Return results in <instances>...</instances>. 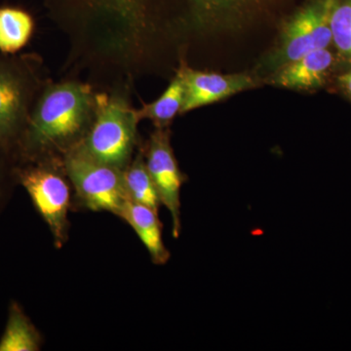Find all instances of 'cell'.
I'll return each instance as SVG.
<instances>
[{"label":"cell","mask_w":351,"mask_h":351,"mask_svg":"<svg viewBox=\"0 0 351 351\" xmlns=\"http://www.w3.org/2000/svg\"><path fill=\"white\" fill-rule=\"evenodd\" d=\"M98 90L68 76L48 80L32 108L14 159L16 164L61 158L86 137L95 119Z\"/></svg>","instance_id":"obj_1"},{"label":"cell","mask_w":351,"mask_h":351,"mask_svg":"<svg viewBox=\"0 0 351 351\" xmlns=\"http://www.w3.org/2000/svg\"><path fill=\"white\" fill-rule=\"evenodd\" d=\"M130 95V90H98L93 124L73 151L97 162L125 169L138 145L141 121Z\"/></svg>","instance_id":"obj_2"},{"label":"cell","mask_w":351,"mask_h":351,"mask_svg":"<svg viewBox=\"0 0 351 351\" xmlns=\"http://www.w3.org/2000/svg\"><path fill=\"white\" fill-rule=\"evenodd\" d=\"M48 80L38 55L0 53V147L13 159L34 103Z\"/></svg>","instance_id":"obj_3"},{"label":"cell","mask_w":351,"mask_h":351,"mask_svg":"<svg viewBox=\"0 0 351 351\" xmlns=\"http://www.w3.org/2000/svg\"><path fill=\"white\" fill-rule=\"evenodd\" d=\"M16 182L29 195L36 211L49 226L57 247L68 239V212L71 189L64 159L49 158L16 164Z\"/></svg>","instance_id":"obj_4"},{"label":"cell","mask_w":351,"mask_h":351,"mask_svg":"<svg viewBox=\"0 0 351 351\" xmlns=\"http://www.w3.org/2000/svg\"><path fill=\"white\" fill-rule=\"evenodd\" d=\"M64 167L76 195L88 209L120 216L129 201L123 170L97 162L75 151L64 157Z\"/></svg>","instance_id":"obj_5"},{"label":"cell","mask_w":351,"mask_h":351,"mask_svg":"<svg viewBox=\"0 0 351 351\" xmlns=\"http://www.w3.org/2000/svg\"><path fill=\"white\" fill-rule=\"evenodd\" d=\"M337 0H317L293 16L284 27L274 61L279 66L332 43L331 16Z\"/></svg>","instance_id":"obj_6"},{"label":"cell","mask_w":351,"mask_h":351,"mask_svg":"<svg viewBox=\"0 0 351 351\" xmlns=\"http://www.w3.org/2000/svg\"><path fill=\"white\" fill-rule=\"evenodd\" d=\"M143 151L161 204L169 211L172 219L173 237L179 239L182 232L181 189L188 178L180 169L176 158L170 129H154Z\"/></svg>","instance_id":"obj_7"},{"label":"cell","mask_w":351,"mask_h":351,"mask_svg":"<svg viewBox=\"0 0 351 351\" xmlns=\"http://www.w3.org/2000/svg\"><path fill=\"white\" fill-rule=\"evenodd\" d=\"M176 71L181 75L184 86L181 113L212 105L256 86L255 80L246 73L221 75L191 68L182 61Z\"/></svg>","instance_id":"obj_8"},{"label":"cell","mask_w":351,"mask_h":351,"mask_svg":"<svg viewBox=\"0 0 351 351\" xmlns=\"http://www.w3.org/2000/svg\"><path fill=\"white\" fill-rule=\"evenodd\" d=\"M191 32L233 24L269 0H181Z\"/></svg>","instance_id":"obj_9"},{"label":"cell","mask_w":351,"mask_h":351,"mask_svg":"<svg viewBox=\"0 0 351 351\" xmlns=\"http://www.w3.org/2000/svg\"><path fill=\"white\" fill-rule=\"evenodd\" d=\"M334 63V57L327 48L314 50L304 57L279 66L271 83L293 90L317 89L326 82Z\"/></svg>","instance_id":"obj_10"},{"label":"cell","mask_w":351,"mask_h":351,"mask_svg":"<svg viewBox=\"0 0 351 351\" xmlns=\"http://www.w3.org/2000/svg\"><path fill=\"white\" fill-rule=\"evenodd\" d=\"M119 217L137 233L149 252L152 263L163 265L169 261L170 252L164 244L158 212L145 205L127 201Z\"/></svg>","instance_id":"obj_11"},{"label":"cell","mask_w":351,"mask_h":351,"mask_svg":"<svg viewBox=\"0 0 351 351\" xmlns=\"http://www.w3.org/2000/svg\"><path fill=\"white\" fill-rule=\"evenodd\" d=\"M34 17L19 7L0 6V53L17 54L34 34Z\"/></svg>","instance_id":"obj_12"},{"label":"cell","mask_w":351,"mask_h":351,"mask_svg":"<svg viewBox=\"0 0 351 351\" xmlns=\"http://www.w3.org/2000/svg\"><path fill=\"white\" fill-rule=\"evenodd\" d=\"M41 337L24 309L11 302L5 329L0 338V351H38Z\"/></svg>","instance_id":"obj_13"},{"label":"cell","mask_w":351,"mask_h":351,"mask_svg":"<svg viewBox=\"0 0 351 351\" xmlns=\"http://www.w3.org/2000/svg\"><path fill=\"white\" fill-rule=\"evenodd\" d=\"M184 98V82L181 75L176 71L167 89L157 100L137 108L138 117L140 120H151L156 128H169L177 114L181 113Z\"/></svg>","instance_id":"obj_14"},{"label":"cell","mask_w":351,"mask_h":351,"mask_svg":"<svg viewBox=\"0 0 351 351\" xmlns=\"http://www.w3.org/2000/svg\"><path fill=\"white\" fill-rule=\"evenodd\" d=\"M123 179L129 201L158 212L161 205L160 197L145 165L143 149L137 152L123 170Z\"/></svg>","instance_id":"obj_15"},{"label":"cell","mask_w":351,"mask_h":351,"mask_svg":"<svg viewBox=\"0 0 351 351\" xmlns=\"http://www.w3.org/2000/svg\"><path fill=\"white\" fill-rule=\"evenodd\" d=\"M331 32L339 52L351 59V0L337 1L331 16Z\"/></svg>","instance_id":"obj_16"},{"label":"cell","mask_w":351,"mask_h":351,"mask_svg":"<svg viewBox=\"0 0 351 351\" xmlns=\"http://www.w3.org/2000/svg\"><path fill=\"white\" fill-rule=\"evenodd\" d=\"M15 167L16 162L13 157L0 147V197L3 193L4 184L7 180L9 178H15Z\"/></svg>","instance_id":"obj_17"},{"label":"cell","mask_w":351,"mask_h":351,"mask_svg":"<svg viewBox=\"0 0 351 351\" xmlns=\"http://www.w3.org/2000/svg\"><path fill=\"white\" fill-rule=\"evenodd\" d=\"M339 82L341 83V87L345 89L346 94L351 97V69L345 75L339 76Z\"/></svg>","instance_id":"obj_18"}]
</instances>
